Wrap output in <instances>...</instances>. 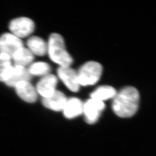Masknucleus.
<instances>
[{"mask_svg": "<svg viewBox=\"0 0 156 156\" xmlns=\"http://www.w3.org/2000/svg\"><path fill=\"white\" fill-rule=\"evenodd\" d=\"M139 102V91L134 87H125L117 93L113 98L112 109L118 116L128 118L136 113Z\"/></svg>", "mask_w": 156, "mask_h": 156, "instance_id": "obj_1", "label": "nucleus"}, {"mask_svg": "<svg viewBox=\"0 0 156 156\" xmlns=\"http://www.w3.org/2000/svg\"><path fill=\"white\" fill-rule=\"evenodd\" d=\"M47 53L52 61L59 66H70L73 62L72 56L66 51L61 35L53 33L49 38Z\"/></svg>", "mask_w": 156, "mask_h": 156, "instance_id": "obj_2", "label": "nucleus"}, {"mask_svg": "<svg viewBox=\"0 0 156 156\" xmlns=\"http://www.w3.org/2000/svg\"><path fill=\"white\" fill-rule=\"evenodd\" d=\"M102 73V67L96 61H89L83 64L77 72L80 86H92L100 80Z\"/></svg>", "mask_w": 156, "mask_h": 156, "instance_id": "obj_3", "label": "nucleus"}, {"mask_svg": "<svg viewBox=\"0 0 156 156\" xmlns=\"http://www.w3.org/2000/svg\"><path fill=\"white\" fill-rule=\"evenodd\" d=\"M9 27L11 34L19 38H24L33 33L35 23L29 18L21 17L11 21Z\"/></svg>", "mask_w": 156, "mask_h": 156, "instance_id": "obj_4", "label": "nucleus"}, {"mask_svg": "<svg viewBox=\"0 0 156 156\" xmlns=\"http://www.w3.org/2000/svg\"><path fill=\"white\" fill-rule=\"evenodd\" d=\"M24 47L20 38L11 33H6L0 37V54L6 55L12 59L19 49Z\"/></svg>", "mask_w": 156, "mask_h": 156, "instance_id": "obj_5", "label": "nucleus"}, {"mask_svg": "<svg viewBox=\"0 0 156 156\" xmlns=\"http://www.w3.org/2000/svg\"><path fill=\"white\" fill-rule=\"evenodd\" d=\"M105 107L104 102L91 98L88 100L83 105V112L87 123L92 124L97 122Z\"/></svg>", "mask_w": 156, "mask_h": 156, "instance_id": "obj_6", "label": "nucleus"}, {"mask_svg": "<svg viewBox=\"0 0 156 156\" xmlns=\"http://www.w3.org/2000/svg\"><path fill=\"white\" fill-rule=\"evenodd\" d=\"M57 72L59 79L69 90L74 93L79 90L80 85L77 71L70 66H59Z\"/></svg>", "mask_w": 156, "mask_h": 156, "instance_id": "obj_7", "label": "nucleus"}, {"mask_svg": "<svg viewBox=\"0 0 156 156\" xmlns=\"http://www.w3.org/2000/svg\"><path fill=\"white\" fill-rule=\"evenodd\" d=\"M58 83L57 77L52 74L42 77L37 83L35 87L38 94L43 98L50 97L56 91Z\"/></svg>", "mask_w": 156, "mask_h": 156, "instance_id": "obj_8", "label": "nucleus"}, {"mask_svg": "<svg viewBox=\"0 0 156 156\" xmlns=\"http://www.w3.org/2000/svg\"><path fill=\"white\" fill-rule=\"evenodd\" d=\"M16 93L22 100L29 103L35 102L38 98V93L35 87L28 81L18 83L14 87Z\"/></svg>", "mask_w": 156, "mask_h": 156, "instance_id": "obj_9", "label": "nucleus"}, {"mask_svg": "<svg viewBox=\"0 0 156 156\" xmlns=\"http://www.w3.org/2000/svg\"><path fill=\"white\" fill-rule=\"evenodd\" d=\"M31 78V75L25 67L14 65L4 83L7 86L14 87L18 83L24 81H30Z\"/></svg>", "mask_w": 156, "mask_h": 156, "instance_id": "obj_10", "label": "nucleus"}, {"mask_svg": "<svg viewBox=\"0 0 156 156\" xmlns=\"http://www.w3.org/2000/svg\"><path fill=\"white\" fill-rule=\"evenodd\" d=\"M68 99L61 91L56 90L52 95L42 99V104L45 107L54 111L63 110Z\"/></svg>", "mask_w": 156, "mask_h": 156, "instance_id": "obj_11", "label": "nucleus"}, {"mask_svg": "<svg viewBox=\"0 0 156 156\" xmlns=\"http://www.w3.org/2000/svg\"><path fill=\"white\" fill-rule=\"evenodd\" d=\"M83 105L82 102L77 98L68 99L62 110L65 117L72 119L80 116L83 112Z\"/></svg>", "mask_w": 156, "mask_h": 156, "instance_id": "obj_12", "label": "nucleus"}, {"mask_svg": "<svg viewBox=\"0 0 156 156\" xmlns=\"http://www.w3.org/2000/svg\"><path fill=\"white\" fill-rule=\"evenodd\" d=\"M28 49L35 55L44 56L47 53L48 44L40 37L32 36L28 38L27 43Z\"/></svg>", "mask_w": 156, "mask_h": 156, "instance_id": "obj_13", "label": "nucleus"}, {"mask_svg": "<svg viewBox=\"0 0 156 156\" xmlns=\"http://www.w3.org/2000/svg\"><path fill=\"white\" fill-rule=\"evenodd\" d=\"M34 55L29 49L27 48L22 47L12 57L14 65L25 67L30 66L34 60Z\"/></svg>", "mask_w": 156, "mask_h": 156, "instance_id": "obj_14", "label": "nucleus"}, {"mask_svg": "<svg viewBox=\"0 0 156 156\" xmlns=\"http://www.w3.org/2000/svg\"><path fill=\"white\" fill-rule=\"evenodd\" d=\"M116 90L110 86H100L97 87L90 94L91 99L103 102L113 99L117 94Z\"/></svg>", "mask_w": 156, "mask_h": 156, "instance_id": "obj_15", "label": "nucleus"}, {"mask_svg": "<svg viewBox=\"0 0 156 156\" xmlns=\"http://www.w3.org/2000/svg\"><path fill=\"white\" fill-rule=\"evenodd\" d=\"M28 70L31 76L43 77L50 74L51 67L46 62H35L29 66Z\"/></svg>", "mask_w": 156, "mask_h": 156, "instance_id": "obj_16", "label": "nucleus"}, {"mask_svg": "<svg viewBox=\"0 0 156 156\" xmlns=\"http://www.w3.org/2000/svg\"><path fill=\"white\" fill-rule=\"evenodd\" d=\"M12 59L9 56L0 54V81L5 82L12 70Z\"/></svg>", "mask_w": 156, "mask_h": 156, "instance_id": "obj_17", "label": "nucleus"}]
</instances>
